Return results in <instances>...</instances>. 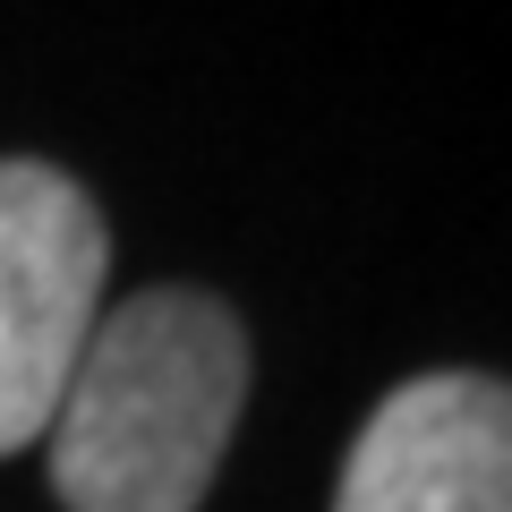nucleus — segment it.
I'll list each match as a JSON object with an SVG mask.
<instances>
[{
	"instance_id": "7ed1b4c3",
	"label": "nucleus",
	"mask_w": 512,
	"mask_h": 512,
	"mask_svg": "<svg viewBox=\"0 0 512 512\" xmlns=\"http://www.w3.org/2000/svg\"><path fill=\"white\" fill-rule=\"evenodd\" d=\"M333 512H512V384L436 367L350 436Z\"/></svg>"
},
{
	"instance_id": "f257e3e1",
	"label": "nucleus",
	"mask_w": 512,
	"mask_h": 512,
	"mask_svg": "<svg viewBox=\"0 0 512 512\" xmlns=\"http://www.w3.org/2000/svg\"><path fill=\"white\" fill-rule=\"evenodd\" d=\"M248 402V342L214 291H137L94 316L43 427L69 512H197Z\"/></svg>"
},
{
	"instance_id": "f03ea898",
	"label": "nucleus",
	"mask_w": 512,
	"mask_h": 512,
	"mask_svg": "<svg viewBox=\"0 0 512 512\" xmlns=\"http://www.w3.org/2000/svg\"><path fill=\"white\" fill-rule=\"evenodd\" d=\"M103 205L52 163L0 154V461L52 427L60 384L103 316Z\"/></svg>"
}]
</instances>
